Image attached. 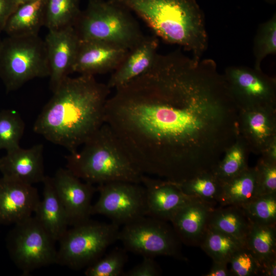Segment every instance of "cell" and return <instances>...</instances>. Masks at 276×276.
Wrapping results in <instances>:
<instances>
[{
    "mask_svg": "<svg viewBox=\"0 0 276 276\" xmlns=\"http://www.w3.org/2000/svg\"><path fill=\"white\" fill-rule=\"evenodd\" d=\"M104 123L144 175L181 183L213 172L237 142L239 108L224 78L179 55H157L114 89Z\"/></svg>",
    "mask_w": 276,
    "mask_h": 276,
    "instance_id": "1",
    "label": "cell"
},
{
    "mask_svg": "<svg viewBox=\"0 0 276 276\" xmlns=\"http://www.w3.org/2000/svg\"><path fill=\"white\" fill-rule=\"evenodd\" d=\"M111 89L95 76H68L53 92L33 130L69 152L77 151L104 123Z\"/></svg>",
    "mask_w": 276,
    "mask_h": 276,
    "instance_id": "2",
    "label": "cell"
},
{
    "mask_svg": "<svg viewBox=\"0 0 276 276\" xmlns=\"http://www.w3.org/2000/svg\"><path fill=\"white\" fill-rule=\"evenodd\" d=\"M136 14L165 41L193 52L194 63L206 45L204 23L195 0H112Z\"/></svg>",
    "mask_w": 276,
    "mask_h": 276,
    "instance_id": "3",
    "label": "cell"
},
{
    "mask_svg": "<svg viewBox=\"0 0 276 276\" xmlns=\"http://www.w3.org/2000/svg\"><path fill=\"white\" fill-rule=\"evenodd\" d=\"M77 150L66 156V168L92 185L113 181L141 183L143 174L121 147L109 126L103 125Z\"/></svg>",
    "mask_w": 276,
    "mask_h": 276,
    "instance_id": "4",
    "label": "cell"
},
{
    "mask_svg": "<svg viewBox=\"0 0 276 276\" xmlns=\"http://www.w3.org/2000/svg\"><path fill=\"white\" fill-rule=\"evenodd\" d=\"M132 13L112 0H89L74 27L80 40L102 41L129 50L145 36Z\"/></svg>",
    "mask_w": 276,
    "mask_h": 276,
    "instance_id": "5",
    "label": "cell"
},
{
    "mask_svg": "<svg viewBox=\"0 0 276 276\" xmlns=\"http://www.w3.org/2000/svg\"><path fill=\"white\" fill-rule=\"evenodd\" d=\"M47 51L39 35L10 36L0 43V78L12 91L37 78L49 77Z\"/></svg>",
    "mask_w": 276,
    "mask_h": 276,
    "instance_id": "6",
    "label": "cell"
},
{
    "mask_svg": "<svg viewBox=\"0 0 276 276\" xmlns=\"http://www.w3.org/2000/svg\"><path fill=\"white\" fill-rule=\"evenodd\" d=\"M120 226L90 219L73 226L58 241L56 264L79 270L101 258L118 240Z\"/></svg>",
    "mask_w": 276,
    "mask_h": 276,
    "instance_id": "7",
    "label": "cell"
},
{
    "mask_svg": "<svg viewBox=\"0 0 276 276\" xmlns=\"http://www.w3.org/2000/svg\"><path fill=\"white\" fill-rule=\"evenodd\" d=\"M55 242L34 216L14 224L6 239L11 259L25 275L56 263Z\"/></svg>",
    "mask_w": 276,
    "mask_h": 276,
    "instance_id": "8",
    "label": "cell"
},
{
    "mask_svg": "<svg viewBox=\"0 0 276 276\" xmlns=\"http://www.w3.org/2000/svg\"><path fill=\"white\" fill-rule=\"evenodd\" d=\"M118 241L127 251L142 257L184 259L180 240L167 221L145 216L123 225Z\"/></svg>",
    "mask_w": 276,
    "mask_h": 276,
    "instance_id": "9",
    "label": "cell"
},
{
    "mask_svg": "<svg viewBox=\"0 0 276 276\" xmlns=\"http://www.w3.org/2000/svg\"><path fill=\"white\" fill-rule=\"evenodd\" d=\"M141 183L113 181L98 185L99 197L91 215H101L118 225L146 216V194Z\"/></svg>",
    "mask_w": 276,
    "mask_h": 276,
    "instance_id": "10",
    "label": "cell"
},
{
    "mask_svg": "<svg viewBox=\"0 0 276 276\" xmlns=\"http://www.w3.org/2000/svg\"><path fill=\"white\" fill-rule=\"evenodd\" d=\"M224 78L239 110L276 109L275 80L261 70L230 67Z\"/></svg>",
    "mask_w": 276,
    "mask_h": 276,
    "instance_id": "11",
    "label": "cell"
},
{
    "mask_svg": "<svg viewBox=\"0 0 276 276\" xmlns=\"http://www.w3.org/2000/svg\"><path fill=\"white\" fill-rule=\"evenodd\" d=\"M51 179L65 210L69 226L89 219L91 199L97 187L82 180L67 168L59 169Z\"/></svg>",
    "mask_w": 276,
    "mask_h": 276,
    "instance_id": "12",
    "label": "cell"
},
{
    "mask_svg": "<svg viewBox=\"0 0 276 276\" xmlns=\"http://www.w3.org/2000/svg\"><path fill=\"white\" fill-rule=\"evenodd\" d=\"M50 67V86L54 92L72 73L80 40L74 27L48 30L44 39Z\"/></svg>",
    "mask_w": 276,
    "mask_h": 276,
    "instance_id": "13",
    "label": "cell"
},
{
    "mask_svg": "<svg viewBox=\"0 0 276 276\" xmlns=\"http://www.w3.org/2000/svg\"><path fill=\"white\" fill-rule=\"evenodd\" d=\"M237 139L249 153L262 155L276 141V109L239 110Z\"/></svg>",
    "mask_w": 276,
    "mask_h": 276,
    "instance_id": "14",
    "label": "cell"
},
{
    "mask_svg": "<svg viewBox=\"0 0 276 276\" xmlns=\"http://www.w3.org/2000/svg\"><path fill=\"white\" fill-rule=\"evenodd\" d=\"M40 199L33 185L0 178V224H15L33 216Z\"/></svg>",
    "mask_w": 276,
    "mask_h": 276,
    "instance_id": "15",
    "label": "cell"
},
{
    "mask_svg": "<svg viewBox=\"0 0 276 276\" xmlns=\"http://www.w3.org/2000/svg\"><path fill=\"white\" fill-rule=\"evenodd\" d=\"M128 50L102 41L80 40L72 73L95 76L113 72Z\"/></svg>",
    "mask_w": 276,
    "mask_h": 276,
    "instance_id": "16",
    "label": "cell"
},
{
    "mask_svg": "<svg viewBox=\"0 0 276 276\" xmlns=\"http://www.w3.org/2000/svg\"><path fill=\"white\" fill-rule=\"evenodd\" d=\"M145 191L146 216L170 221L175 212L195 197L186 195L178 185L163 179L143 175L141 179Z\"/></svg>",
    "mask_w": 276,
    "mask_h": 276,
    "instance_id": "17",
    "label": "cell"
},
{
    "mask_svg": "<svg viewBox=\"0 0 276 276\" xmlns=\"http://www.w3.org/2000/svg\"><path fill=\"white\" fill-rule=\"evenodd\" d=\"M217 205L194 198L180 207L170 222L182 244L199 246L205 234L211 212Z\"/></svg>",
    "mask_w": 276,
    "mask_h": 276,
    "instance_id": "18",
    "label": "cell"
},
{
    "mask_svg": "<svg viewBox=\"0 0 276 276\" xmlns=\"http://www.w3.org/2000/svg\"><path fill=\"white\" fill-rule=\"evenodd\" d=\"M43 145L37 144L28 149L20 146L7 151L0 157L3 176L33 185L45 177L43 165Z\"/></svg>",
    "mask_w": 276,
    "mask_h": 276,
    "instance_id": "19",
    "label": "cell"
},
{
    "mask_svg": "<svg viewBox=\"0 0 276 276\" xmlns=\"http://www.w3.org/2000/svg\"><path fill=\"white\" fill-rule=\"evenodd\" d=\"M158 40L156 36H145L129 49L119 66L112 72L107 83L111 89L119 87L146 72L157 55Z\"/></svg>",
    "mask_w": 276,
    "mask_h": 276,
    "instance_id": "20",
    "label": "cell"
},
{
    "mask_svg": "<svg viewBox=\"0 0 276 276\" xmlns=\"http://www.w3.org/2000/svg\"><path fill=\"white\" fill-rule=\"evenodd\" d=\"M42 183L43 197L37 205L34 216L52 239L57 242L68 229V219L51 177L46 176Z\"/></svg>",
    "mask_w": 276,
    "mask_h": 276,
    "instance_id": "21",
    "label": "cell"
},
{
    "mask_svg": "<svg viewBox=\"0 0 276 276\" xmlns=\"http://www.w3.org/2000/svg\"><path fill=\"white\" fill-rule=\"evenodd\" d=\"M47 0H34L19 5L11 14L4 31L7 36L38 35L45 24Z\"/></svg>",
    "mask_w": 276,
    "mask_h": 276,
    "instance_id": "22",
    "label": "cell"
},
{
    "mask_svg": "<svg viewBox=\"0 0 276 276\" xmlns=\"http://www.w3.org/2000/svg\"><path fill=\"white\" fill-rule=\"evenodd\" d=\"M258 196L257 173L248 167L233 178L221 182L218 205L242 208Z\"/></svg>",
    "mask_w": 276,
    "mask_h": 276,
    "instance_id": "23",
    "label": "cell"
},
{
    "mask_svg": "<svg viewBox=\"0 0 276 276\" xmlns=\"http://www.w3.org/2000/svg\"><path fill=\"white\" fill-rule=\"evenodd\" d=\"M251 225L241 208L219 205L211 212L208 226L245 242Z\"/></svg>",
    "mask_w": 276,
    "mask_h": 276,
    "instance_id": "24",
    "label": "cell"
},
{
    "mask_svg": "<svg viewBox=\"0 0 276 276\" xmlns=\"http://www.w3.org/2000/svg\"><path fill=\"white\" fill-rule=\"evenodd\" d=\"M245 244L240 240L208 226L199 246L213 261L228 263L233 255Z\"/></svg>",
    "mask_w": 276,
    "mask_h": 276,
    "instance_id": "25",
    "label": "cell"
},
{
    "mask_svg": "<svg viewBox=\"0 0 276 276\" xmlns=\"http://www.w3.org/2000/svg\"><path fill=\"white\" fill-rule=\"evenodd\" d=\"M245 243L259 263L276 258V224L251 223Z\"/></svg>",
    "mask_w": 276,
    "mask_h": 276,
    "instance_id": "26",
    "label": "cell"
},
{
    "mask_svg": "<svg viewBox=\"0 0 276 276\" xmlns=\"http://www.w3.org/2000/svg\"><path fill=\"white\" fill-rule=\"evenodd\" d=\"M176 183L186 195L218 204L221 192V182L213 172L204 173Z\"/></svg>",
    "mask_w": 276,
    "mask_h": 276,
    "instance_id": "27",
    "label": "cell"
},
{
    "mask_svg": "<svg viewBox=\"0 0 276 276\" xmlns=\"http://www.w3.org/2000/svg\"><path fill=\"white\" fill-rule=\"evenodd\" d=\"M81 11L80 0H47L44 27L51 30L74 26Z\"/></svg>",
    "mask_w": 276,
    "mask_h": 276,
    "instance_id": "28",
    "label": "cell"
},
{
    "mask_svg": "<svg viewBox=\"0 0 276 276\" xmlns=\"http://www.w3.org/2000/svg\"><path fill=\"white\" fill-rule=\"evenodd\" d=\"M249 152L237 139L235 144L225 153L213 173L221 182L238 175L248 167Z\"/></svg>",
    "mask_w": 276,
    "mask_h": 276,
    "instance_id": "29",
    "label": "cell"
},
{
    "mask_svg": "<svg viewBox=\"0 0 276 276\" xmlns=\"http://www.w3.org/2000/svg\"><path fill=\"white\" fill-rule=\"evenodd\" d=\"M25 127L18 112L11 109L0 111V150L8 151L19 147Z\"/></svg>",
    "mask_w": 276,
    "mask_h": 276,
    "instance_id": "30",
    "label": "cell"
},
{
    "mask_svg": "<svg viewBox=\"0 0 276 276\" xmlns=\"http://www.w3.org/2000/svg\"><path fill=\"white\" fill-rule=\"evenodd\" d=\"M127 251L116 248L103 255L85 268L86 276H119L124 273V268L128 260Z\"/></svg>",
    "mask_w": 276,
    "mask_h": 276,
    "instance_id": "31",
    "label": "cell"
},
{
    "mask_svg": "<svg viewBox=\"0 0 276 276\" xmlns=\"http://www.w3.org/2000/svg\"><path fill=\"white\" fill-rule=\"evenodd\" d=\"M241 208L251 223L276 224V194L258 196Z\"/></svg>",
    "mask_w": 276,
    "mask_h": 276,
    "instance_id": "32",
    "label": "cell"
},
{
    "mask_svg": "<svg viewBox=\"0 0 276 276\" xmlns=\"http://www.w3.org/2000/svg\"><path fill=\"white\" fill-rule=\"evenodd\" d=\"M276 52V18L273 16L259 27L254 43L255 69L261 70L263 59Z\"/></svg>",
    "mask_w": 276,
    "mask_h": 276,
    "instance_id": "33",
    "label": "cell"
},
{
    "mask_svg": "<svg viewBox=\"0 0 276 276\" xmlns=\"http://www.w3.org/2000/svg\"><path fill=\"white\" fill-rule=\"evenodd\" d=\"M228 264L231 276L260 275V263L245 244L233 255Z\"/></svg>",
    "mask_w": 276,
    "mask_h": 276,
    "instance_id": "34",
    "label": "cell"
},
{
    "mask_svg": "<svg viewBox=\"0 0 276 276\" xmlns=\"http://www.w3.org/2000/svg\"><path fill=\"white\" fill-rule=\"evenodd\" d=\"M255 168L257 173L258 196L276 194V162L261 156Z\"/></svg>",
    "mask_w": 276,
    "mask_h": 276,
    "instance_id": "35",
    "label": "cell"
},
{
    "mask_svg": "<svg viewBox=\"0 0 276 276\" xmlns=\"http://www.w3.org/2000/svg\"><path fill=\"white\" fill-rule=\"evenodd\" d=\"M142 262L129 269L124 272L123 276H158L162 271L154 258L143 257Z\"/></svg>",
    "mask_w": 276,
    "mask_h": 276,
    "instance_id": "36",
    "label": "cell"
},
{
    "mask_svg": "<svg viewBox=\"0 0 276 276\" xmlns=\"http://www.w3.org/2000/svg\"><path fill=\"white\" fill-rule=\"evenodd\" d=\"M19 4L17 0H0V33L4 31L9 17Z\"/></svg>",
    "mask_w": 276,
    "mask_h": 276,
    "instance_id": "37",
    "label": "cell"
},
{
    "mask_svg": "<svg viewBox=\"0 0 276 276\" xmlns=\"http://www.w3.org/2000/svg\"><path fill=\"white\" fill-rule=\"evenodd\" d=\"M228 264V263L226 262L213 261V264L210 271L204 275L231 276L229 270L227 268Z\"/></svg>",
    "mask_w": 276,
    "mask_h": 276,
    "instance_id": "38",
    "label": "cell"
},
{
    "mask_svg": "<svg viewBox=\"0 0 276 276\" xmlns=\"http://www.w3.org/2000/svg\"><path fill=\"white\" fill-rule=\"evenodd\" d=\"M259 275H276V258L260 263Z\"/></svg>",
    "mask_w": 276,
    "mask_h": 276,
    "instance_id": "39",
    "label": "cell"
},
{
    "mask_svg": "<svg viewBox=\"0 0 276 276\" xmlns=\"http://www.w3.org/2000/svg\"><path fill=\"white\" fill-rule=\"evenodd\" d=\"M32 1H34V0H17V1L19 2V3L20 4H22V3H25V2Z\"/></svg>",
    "mask_w": 276,
    "mask_h": 276,
    "instance_id": "40",
    "label": "cell"
},
{
    "mask_svg": "<svg viewBox=\"0 0 276 276\" xmlns=\"http://www.w3.org/2000/svg\"><path fill=\"white\" fill-rule=\"evenodd\" d=\"M1 39H2L0 38V43H1Z\"/></svg>",
    "mask_w": 276,
    "mask_h": 276,
    "instance_id": "41",
    "label": "cell"
}]
</instances>
